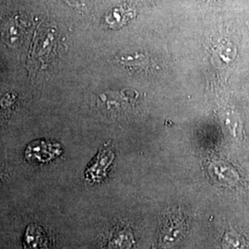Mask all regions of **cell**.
Wrapping results in <instances>:
<instances>
[{"mask_svg":"<svg viewBox=\"0 0 249 249\" xmlns=\"http://www.w3.org/2000/svg\"><path fill=\"white\" fill-rule=\"evenodd\" d=\"M114 160V153L111 150L102 149L90 162V165L85 172V177L90 181L97 182L106 178L107 169Z\"/></svg>","mask_w":249,"mask_h":249,"instance_id":"obj_1","label":"cell"},{"mask_svg":"<svg viewBox=\"0 0 249 249\" xmlns=\"http://www.w3.org/2000/svg\"><path fill=\"white\" fill-rule=\"evenodd\" d=\"M24 249H48V238L42 227L31 224L27 227L24 239Z\"/></svg>","mask_w":249,"mask_h":249,"instance_id":"obj_2","label":"cell"},{"mask_svg":"<svg viewBox=\"0 0 249 249\" xmlns=\"http://www.w3.org/2000/svg\"><path fill=\"white\" fill-rule=\"evenodd\" d=\"M135 16V10L126 7H116L111 9L105 17V22L107 26L112 29H117L124 26L128 20Z\"/></svg>","mask_w":249,"mask_h":249,"instance_id":"obj_3","label":"cell"},{"mask_svg":"<svg viewBox=\"0 0 249 249\" xmlns=\"http://www.w3.org/2000/svg\"><path fill=\"white\" fill-rule=\"evenodd\" d=\"M236 54V48L231 43L221 44L213 52V61L219 67H225L231 63Z\"/></svg>","mask_w":249,"mask_h":249,"instance_id":"obj_4","label":"cell"},{"mask_svg":"<svg viewBox=\"0 0 249 249\" xmlns=\"http://www.w3.org/2000/svg\"><path fill=\"white\" fill-rule=\"evenodd\" d=\"M222 244L223 249H249L247 240L235 231H227Z\"/></svg>","mask_w":249,"mask_h":249,"instance_id":"obj_5","label":"cell"},{"mask_svg":"<svg viewBox=\"0 0 249 249\" xmlns=\"http://www.w3.org/2000/svg\"><path fill=\"white\" fill-rule=\"evenodd\" d=\"M132 234L128 231H118L109 242V249H129L133 245Z\"/></svg>","mask_w":249,"mask_h":249,"instance_id":"obj_6","label":"cell"},{"mask_svg":"<svg viewBox=\"0 0 249 249\" xmlns=\"http://www.w3.org/2000/svg\"><path fill=\"white\" fill-rule=\"evenodd\" d=\"M67 1L72 5H79V4H81V2H82V0H67Z\"/></svg>","mask_w":249,"mask_h":249,"instance_id":"obj_7","label":"cell"}]
</instances>
